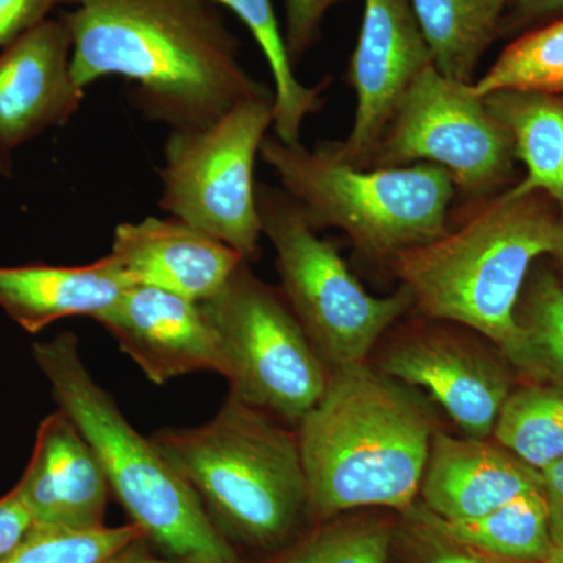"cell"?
<instances>
[{
	"label": "cell",
	"instance_id": "2e32d148",
	"mask_svg": "<svg viewBox=\"0 0 563 563\" xmlns=\"http://www.w3.org/2000/svg\"><path fill=\"white\" fill-rule=\"evenodd\" d=\"M542 473L492 439L433 433L420 487L422 504L446 521L473 520L528 493Z\"/></svg>",
	"mask_w": 563,
	"mask_h": 563
},
{
	"label": "cell",
	"instance_id": "7a4b0ae2",
	"mask_svg": "<svg viewBox=\"0 0 563 563\" xmlns=\"http://www.w3.org/2000/svg\"><path fill=\"white\" fill-rule=\"evenodd\" d=\"M562 246L563 217L547 195L503 190L470 201L442 236L396 255L390 268L412 296L415 314L479 332L518 376L544 383L517 306L532 266Z\"/></svg>",
	"mask_w": 563,
	"mask_h": 563
},
{
	"label": "cell",
	"instance_id": "4dcf8cb0",
	"mask_svg": "<svg viewBox=\"0 0 563 563\" xmlns=\"http://www.w3.org/2000/svg\"><path fill=\"white\" fill-rule=\"evenodd\" d=\"M32 529L33 521L27 507L18 492L11 488L0 498V562L5 561L20 547Z\"/></svg>",
	"mask_w": 563,
	"mask_h": 563
},
{
	"label": "cell",
	"instance_id": "4fadbf2b",
	"mask_svg": "<svg viewBox=\"0 0 563 563\" xmlns=\"http://www.w3.org/2000/svg\"><path fill=\"white\" fill-rule=\"evenodd\" d=\"M151 383L198 372L222 373L220 342L201 302L132 285L95 318Z\"/></svg>",
	"mask_w": 563,
	"mask_h": 563
},
{
	"label": "cell",
	"instance_id": "603a6c76",
	"mask_svg": "<svg viewBox=\"0 0 563 563\" xmlns=\"http://www.w3.org/2000/svg\"><path fill=\"white\" fill-rule=\"evenodd\" d=\"M493 440L544 472L563 457V385L525 380L507 396Z\"/></svg>",
	"mask_w": 563,
	"mask_h": 563
},
{
	"label": "cell",
	"instance_id": "44dd1931",
	"mask_svg": "<svg viewBox=\"0 0 563 563\" xmlns=\"http://www.w3.org/2000/svg\"><path fill=\"white\" fill-rule=\"evenodd\" d=\"M233 11L257 41L274 80V136L288 146L301 143L302 124L322 106L325 84L310 88L295 76L272 0H203Z\"/></svg>",
	"mask_w": 563,
	"mask_h": 563
},
{
	"label": "cell",
	"instance_id": "277c9868",
	"mask_svg": "<svg viewBox=\"0 0 563 563\" xmlns=\"http://www.w3.org/2000/svg\"><path fill=\"white\" fill-rule=\"evenodd\" d=\"M150 439L231 544L277 547L310 514L296 429L231 395L210 421Z\"/></svg>",
	"mask_w": 563,
	"mask_h": 563
},
{
	"label": "cell",
	"instance_id": "1f68e13d",
	"mask_svg": "<svg viewBox=\"0 0 563 563\" xmlns=\"http://www.w3.org/2000/svg\"><path fill=\"white\" fill-rule=\"evenodd\" d=\"M542 490L550 510L553 542L563 543V457L542 472Z\"/></svg>",
	"mask_w": 563,
	"mask_h": 563
},
{
	"label": "cell",
	"instance_id": "4316f807",
	"mask_svg": "<svg viewBox=\"0 0 563 563\" xmlns=\"http://www.w3.org/2000/svg\"><path fill=\"white\" fill-rule=\"evenodd\" d=\"M391 531L380 521L322 526L268 563H387Z\"/></svg>",
	"mask_w": 563,
	"mask_h": 563
},
{
	"label": "cell",
	"instance_id": "8d00e7d4",
	"mask_svg": "<svg viewBox=\"0 0 563 563\" xmlns=\"http://www.w3.org/2000/svg\"><path fill=\"white\" fill-rule=\"evenodd\" d=\"M11 173V158L0 155V176H9Z\"/></svg>",
	"mask_w": 563,
	"mask_h": 563
},
{
	"label": "cell",
	"instance_id": "e0dca14e",
	"mask_svg": "<svg viewBox=\"0 0 563 563\" xmlns=\"http://www.w3.org/2000/svg\"><path fill=\"white\" fill-rule=\"evenodd\" d=\"M111 257L133 285H147L201 302L244 262L228 244L177 218L150 217L114 229Z\"/></svg>",
	"mask_w": 563,
	"mask_h": 563
},
{
	"label": "cell",
	"instance_id": "7402d4cb",
	"mask_svg": "<svg viewBox=\"0 0 563 563\" xmlns=\"http://www.w3.org/2000/svg\"><path fill=\"white\" fill-rule=\"evenodd\" d=\"M437 521L459 542L504 563L543 562L554 544L543 490L528 493L473 520L437 517Z\"/></svg>",
	"mask_w": 563,
	"mask_h": 563
},
{
	"label": "cell",
	"instance_id": "6da1fadb",
	"mask_svg": "<svg viewBox=\"0 0 563 563\" xmlns=\"http://www.w3.org/2000/svg\"><path fill=\"white\" fill-rule=\"evenodd\" d=\"M60 20L81 90L124 77L136 107L172 131L209 128L244 99L273 92L243 68L240 41L213 3L79 0Z\"/></svg>",
	"mask_w": 563,
	"mask_h": 563
},
{
	"label": "cell",
	"instance_id": "8992f818",
	"mask_svg": "<svg viewBox=\"0 0 563 563\" xmlns=\"http://www.w3.org/2000/svg\"><path fill=\"white\" fill-rule=\"evenodd\" d=\"M263 162L314 231L339 229L365 258L390 266L396 255L448 231L455 190L435 165L357 168L328 146L307 150L266 136Z\"/></svg>",
	"mask_w": 563,
	"mask_h": 563
},
{
	"label": "cell",
	"instance_id": "83f0119b",
	"mask_svg": "<svg viewBox=\"0 0 563 563\" xmlns=\"http://www.w3.org/2000/svg\"><path fill=\"white\" fill-rule=\"evenodd\" d=\"M417 528L420 539V563H504L459 542L440 528L435 515L424 506L415 503L412 509L404 512Z\"/></svg>",
	"mask_w": 563,
	"mask_h": 563
},
{
	"label": "cell",
	"instance_id": "d6986e66",
	"mask_svg": "<svg viewBox=\"0 0 563 563\" xmlns=\"http://www.w3.org/2000/svg\"><path fill=\"white\" fill-rule=\"evenodd\" d=\"M484 101L525 165L523 179L507 190L514 196L543 192L563 214V96L506 90L484 96Z\"/></svg>",
	"mask_w": 563,
	"mask_h": 563
},
{
	"label": "cell",
	"instance_id": "8fae6325",
	"mask_svg": "<svg viewBox=\"0 0 563 563\" xmlns=\"http://www.w3.org/2000/svg\"><path fill=\"white\" fill-rule=\"evenodd\" d=\"M376 350L374 368L428 393L463 435L490 439L517 374L495 343L457 322L415 314L396 322Z\"/></svg>",
	"mask_w": 563,
	"mask_h": 563
},
{
	"label": "cell",
	"instance_id": "5bb4252c",
	"mask_svg": "<svg viewBox=\"0 0 563 563\" xmlns=\"http://www.w3.org/2000/svg\"><path fill=\"white\" fill-rule=\"evenodd\" d=\"M65 22L46 20L0 49V155L18 150L77 113L85 90L70 74Z\"/></svg>",
	"mask_w": 563,
	"mask_h": 563
},
{
	"label": "cell",
	"instance_id": "9c48e42d",
	"mask_svg": "<svg viewBox=\"0 0 563 563\" xmlns=\"http://www.w3.org/2000/svg\"><path fill=\"white\" fill-rule=\"evenodd\" d=\"M273 107L268 92L236 103L209 128L172 131L161 172L162 209L250 263L263 235L255 158L273 125Z\"/></svg>",
	"mask_w": 563,
	"mask_h": 563
},
{
	"label": "cell",
	"instance_id": "d590c367",
	"mask_svg": "<svg viewBox=\"0 0 563 563\" xmlns=\"http://www.w3.org/2000/svg\"><path fill=\"white\" fill-rule=\"evenodd\" d=\"M563 217V214H562ZM551 261L554 262V273L558 274L559 279H561L563 285V246L562 250L558 252V254L554 255Z\"/></svg>",
	"mask_w": 563,
	"mask_h": 563
},
{
	"label": "cell",
	"instance_id": "484cf974",
	"mask_svg": "<svg viewBox=\"0 0 563 563\" xmlns=\"http://www.w3.org/2000/svg\"><path fill=\"white\" fill-rule=\"evenodd\" d=\"M146 537L136 525L90 531L33 528L20 547L0 563H113L133 542Z\"/></svg>",
	"mask_w": 563,
	"mask_h": 563
},
{
	"label": "cell",
	"instance_id": "3957f363",
	"mask_svg": "<svg viewBox=\"0 0 563 563\" xmlns=\"http://www.w3.org/2000/svg\"><path fill=\"white\" fill-rule=\"evenodd\" d=\"M437 431L435 409L418 388L369 362L332 372L320 401L296 426L310 514L412 509Z\"/></svg>",
	"mask_w": 563,
	"mask_h": 563
},
{
	"label": "cell",
	"instance_id": "52a82bcc",
	"mask_svg": "<svg viewBox=\"0 0 563 563\" xmlns=\"http://www.w3.org/2000/svg\"><path fill=\"white\" fill-rule=\"evenodd\" d=\"M257 206L282 295L329 372L369 362L385 333L412 312L409 290L369 295L282 188L257 184Z\"/></svg>",
	"mask_w": 563,
	"mask_h": 563
},
{
	"label": "cell",
	"instance_id": "ffe728a7",
	"mask_svg": "<svg viewBox=\"0 0 563 563\" xmlns=\"http://www.w3.org/2000/svg\"><path fill=\"white\" fill-rule=\"evenodd\" d=\"M433 65L450 79L474 84L485 51L503 31L507 0H410Z\"/></svg>",
	"mask_w": 563,
	"mask_h": 563
},
{
	"label": "cell",
	"instance_id": "ac0fdd59",
	"mask_svg": "<svg viewBox=\"0 0 563 563\" xmlns=\"http://www.w3.org/2000/svg\"><path fill=\"white\" fill-rule=\"evenodd\" d=\"M132 285L110 254L81 266H0V309L24 331L38 333L65 318L95 320Z\"/></svg>",
	"mask_w": 563,
	"mask_h": 563
},
{
	"label": "cell",
	"instance_id": "f1b7e54d",
	"mask_svg": "<svg viewBox=\"0 0 563 563\" xmlns=\"http://www.w3.org/2000/svg\"><path fill=\"white\" fill-rule=\"evenodd\" d=\"M339 2L342 0H284V38L292 66L313 46L325 13Z\"/></svg>",
	"mask_w": 563,
	"mask_h": 563
},
{
	"label": "cell",
	"instance_id": "e575fe53",
	"mask_svg": "<svg viewBox=\"0 0 563 563\" xmlns=\"http://www.w3.org/2000/svg\"><path fill=\"white\" fill-rule=\"evenodd\" d=\"M540 563H563V543H554L550 554Z\"/></svg>",
	"mask_w": 563,
	"mask_h": 563
},
{
	"label": "cell",
	"instance_id": "836d02e7",
	"mask_svg": "<svg viewBox=\"0 0 563 563\" xmlns=\"http://www.w3.org/2000/svg\"><path fill=\"white\" fill-rule=\"evenodd\" d=\"M151 542L147 537H141V539L133 542L131 547L125 548L124 551L113 563H185L179 559L172 558V555H157L152 553Z\"/></svg>",
	"mask_w": 563,
	"mask_h": 563
},
{
	"label": "cell",
	"instance_id": "f546056e",
	"mask_svg": "<svg viewBox=\"0 0 563 563\" xmlns=\"http://www.w3.org/2000/svg\"><path fill=\"white\" fill-rule=\"evenodd\" d=\"M79 0H0V49L47 20L52 10Z\"/></svg>",
	"mask_w": 563,
	"mask_h": 563
},
{
	"label": "cell",
	"instance_id": "30bf717a",
	"mask_svg": "<svg viewBox=\"0 0 563 563\" xmlns=\"http://www.w3.org/2000/svg\"><path fill=\"white\" fill-rule=\"evenodd\" d=\"M473 85V84H472ZM470 84L429 65L402 96L368 168L435 165L470 201L512 179V139Z\"/></svg>",
	"mask_w": 563,
	"mask_h": 563
},
{
	"label": "cell",
	"instance_id": "d4e9b609",
	"mask_svg": "<svg viewBox=\"0 0 563 563\" xmlns=\"http://www.w3.org/2000/svg\"><path fill=\"white\" fill-rule=\"evenodd\" d=\"M517 321L544 383L563 385V285L550 266H532L518 299Z\"/></svg>",
	"mask_w": 563,
	"mask_h": 563
},
{
	"label": "cell",
	"instance_id": "ba28073f",
	"mask_svg": "<svg viewBox=\"0 0 563 563\" xmlns=\"http://www.w3.org/2000/svg\"><path fill=\"white\" fill-rule=\"evenodd\" d=\"M201 306L220 342L229 395L296 429L324 395L331 372L280 288L244 261Z\"/></svg>",
	"mask_w": 563,
	"mask_h": 563
},
{
	"label": "cell",
	"instance_id": "7c38bea8",
	"mask_svg": "<svg viewBox=\"0 0 563 563\" xmlns=\"http://www.w3.org/2000/svg\"><path fill=\"white\" fill-rule=\"evenodd\" d=\"M432 63L410 0H363L361 35L347 70L357 109L347 139L328 143L333 154L368 168L402 96Z\"/></svg>",
	"mask_w": 563,
	"mask_h": 563
},
{
	"label": "cell",
	"instance_id": "d6a6232c",
	"mask_svg": "<svg viewBox=\"0 0 563 563\" xmlns=\"http://www.w3.org/2000/svg\"><path fill=\"white\" fill-rule=\"evenodd\" d=\"M563 10V0H507V14L504 24L509 29L525 24V22L539 20V18L550 16Z\"/></svg>",
	"mask_w": 563,
	"mask_h": 563
},
{
	"label": "cell",
	"instance_id": "5b68a950",
	"mask_svg": "<svg viewBox=\"0 0 563 563\" xmlns=\"http://www.w3.org/2000/svg\"><path fill=\"white\" fill-rule=\"evenodd\" d=\"M32 355L58 409L95 448L111 495L163 554L185 563H240L201 504L151 439L141 435L81 361L76 333L36 342Z\"/></svg>",
	"mask_w": 563,
	"mask_h": 563
},
{
	"label": "cell",
	"instance_id": "cb8c5ba5",
	"mask_svg": "<svg viewBox=\"0 0 563 563\" xmlns=\"http://www.w3.org/2000/svg\"><path fill=\"white\" fill-rule=\"evenodd\" d=\"M472 87L481 98L506 90L563 96V20L515 40Z\"/></svg>",
	"mask_w": 563,
	"mask_h": 563
},
{
	"label": "cell",
	"instance_id": "9a60e30c",
	"mask_svg": "<svg viewBox=\"0 0 563 563\" xmlns=\"http://www.w3.org/2000/svg\"><path fill=\"white\" fill-rule=\"evenodd\" d=\"M13 488L33 528L90 531L106 526L109 479L95 448L62 409L41 421L31 461Z\"/></svg>",
	"mask_w": 563,
	"mask_h": 563
}]
</instances>
